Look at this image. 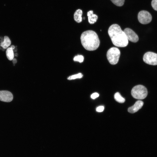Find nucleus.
I'll use <instances>...</instances> for the list:
<instances>
[{"label":"nucleus","instance_id":"f257e3e1","mask_svg":"<svg viewBox=\"0 0 157 157\" xmlns=\"http://www.w3.org/2000/svg\"><path fill=\"white\" fill-rule=\"evenodd\" d=\"M108 33L113 44L119 47H125L128 44V40L124 31L118 24H114L109 27Z\"/></svg>","mask_w":157,"mask_h":157},{"label":"nucleus","instance_id":"f03ea898","mask_svg":"<svg viewBox=\"0 0 157 157\" xmlns=\"http://www.w3.org/2000/svg\"><path fill=\"white\" fill-rule=\"evenodd\" d=\"M81 40L83 47L88 51L96 50L100 44V41L97 34L92 30L83 32L81 35Z\"/></svg>","mask_w":157,"mask_h":157},{"label":"nucleus","instance_id":"7ed1b4c3","mask_svg":"<svg viewBox=\"0 0 157 157\" xmlns=\"http://www.w3.org/2000/svg\"><path fill=\"white\" fill-rule=\"evenodd\" d=\"M131 94L133 97L138 99H142L147 96L148 92L146 88L139 85L135 86L132 89Z\"/></svg>","mask_w":157,"mask_h":157},{"label":"nucleus","instance_id":"20e7f679","mask_svg":"<svg viewBox=\"0 0 157 157\" xmlns=\"http://www.w3.org/2000/svg\"><path fill=\"white\" fill-rule=\"evenodd\" d=\"M120 52L119 49L116 47H112L107 51V59L109 63L113 65H115L118 62Z\"/></svg>","mask_w":157,"mask_h":157},{"label":"nucleus","instance_id":"39448f33","mask_svg":"<svg viewBox=\"0 0 157 157\" xmlns=\"http://www.w3.org/2000/svg\"><path fill=\"white\" fill-rule=\"evenodd\" d=\"M143 60L146 63L151 65H157V54L149 51L144 55Z\"/></svg>","mask_w":157,"mask_h":157},{"label":"nucleus","instance_id":"423d86ee","mask_svg":"<svg viewBox=\"0 0 157 157\" xmlns=\"http://www.w3.org/2000/svg\"><path fill=\"white\" fill-rule=\"evenodd\" d=\"M138 18L139 22L142 24H147L149 23L152 19L150 13L148 11L144 10L139 12Z\"/></svg>","mask_w":157,"mask_h":157},{"label":"nucleus","instance_id":"0eeeda50","mask_svg":"<svg viewBox=\"0 0 157 157\" xmlns=\"http://www.w3.org/2000/svg\"><path fill=\"white\" fill-rule=\"evenodd\" d=\"M124 31L128 40L133 42L138 41L139 38L137 35L131 29L126 28Z\"/></svg>","mask_w":157,"mask_h":157},{"label":"nucleus","instance_id":"6e6552de","mask_svg":"<svg viewBox=\"0 0 157 157\" xmlns=\"http://www.w3.org/2000/svg\"><path fill=\"white\" fill-rule=\"evenodd\" d=\"M13 96L12 93L8 91H0V101L9 102L13 99Z\"/></svg>","mask_w":157,"mask_h":157},{"label":"nucleus","instance_id":"1a4fd4ad","mask_svg":"<svg viewBox=\"0 0 157 157\" xmlns=\"http://www.w3.org/2000/svg\"><path fill=\"white\" fill-rule=\"evenodd\" d=\"M144 104L143 102L141 100H138L132 106L128 109V111L131 113H134L138 111L141 109Z\"/></svg>","mask_w":157,"mask_h":157},{"label":"nucleus","instance_id":"9d476101","mask_svg":"<svg viewBox=\"0 0 157 157\" xmlns=\"http://www.w3.org/2000/svg\"><path fill=\"white\" fill-rule=\"evenodd\" d=\"M87 15L89 23L92 24L96 22L98 19V16L96 14H93L92 10L88 11L87 13Z\"/></svg>","mask_w":157,"mask_h":157},{"label":"nucleus","instance_id":"9b49d317","mask_svg":"<svg viewBox=\"0 0 157 157\" xmlns=\"http://www.w3.org/2000/svg\"><path fill=\"white\" fill-rule=\"evenodd\" d=\"M82 11L80 9H78L76 11L74 15V18L76 22L79 23L82 22Z\"/></svg>","mask_w":157,"mask_h":157},{"label":"nucleus","instance_id":"f8f14e48","mask_svg":"<svg viewBox=\"0 0 157 157\" xmlns=\"http://www.w3.org/2000/svg\"><path fill=\"white\" fill-rule=\"evenodd\" d=\"M4 40L3 42L0 43V45L3 49H6L10 45L11 42L9 37L6 36L4 37Z\"/></svg>","mask_w":157,"mask_h":157},{"label":"nucleus","instance_id":"ddd939ff","mask_svg":"<svg viewBox=\"0 0 157 157\" xmlns=\"http://www.w3.org/2000/svg\"><path fill=\"white\" fill-rule=\"evenodd\" d=\"M6 56L8 59L10 60H12L14 58V53L13 49L10 47L8 48L6 51Z\"/></svg>","mask_w":157,"mask_h":157},{"label":"nucleus","instance_id":"4468645a","mask_svg":"<svg viewBox=\"0 0 157 157\" xmlns=\"http://www.w3.org/2000/svg\"><path fill=\"white\" fill-rule=\"evenodd\" d=\"M114 97L115 100L119 103H123L125 101V99L122 97L118 92H117L115 94Z\"/></svg>","mask_w":157,"mask_h":157},{"label":"nucleus","instance_id":"2eb2a0df","mask_svg":"<svg viewBox=\"0 0 157 157\" xmlns=\"http://www.w3.org/2000/svg\"><path fill=\"white\" fill-rule=\"evenodd\" d=\"M83 76V75L81 73H80L77 74L72 75L69 76L67 78L69 80L74 79L76 78H80Z\"/></svg>","mask_w":157,"mask_h":157},{"label":"nucleus","instance_id":"dca6fc26","mask_svg":"<svg viewBox=\"0 0 157 157\" xmlns=\"http://www.w3.org/2000/svg\"><path fill=\"white\" fill-rule=\"evenodd\" d=\"M115 5L118 6H121L123 5L125 0H110Z\"/></svg>","mask_w":157,"mask_h":157},{"label":"nucleus","instance_id":"f3484780","mask_svg":"<svg viewBox=\"0 0 157 157\" xmlns=\"http://www.w3.org/2000/svg\"><path fill=\"white\" fill-rule=\"evenodd\" d=\"M73 60L74 61H77L81 63L83 61L84 57L82 55H78L74 57Z\"/></svg>","mask_w":157,"mask_h":157},{"label":"nucleus","instance_id":"a211bd4d","mask_svg":"<svg viewBox=\"0 0 157 157\" xmlns=\"http://www.w3.org/2000/svg\"><path fill=\"white\" fill-rule=\"evenodd\" d=\"M151 5L153 8L157 11V0H152Z\"/></svg>","mask_w":157,"mask_h":157},{"label":"nucleus","instance_id":"6ab92c4d","mask_svg":"<svg viewBox=\"0 0 157 157\" xmlns=\"http://www.w3.org/2000/svg\"><path fill=\"white\" fill-rule=\"evenodd\" d=\"M104 107L103 106H100L97 107L96 108V111L98 112H101L103 111Z\"/></svg>","mask_w":157,"mask_h":157},{"label":"nucleus","instance_id":"aec40b11","mask_svg":"<svg viewBox=\"0 0 157 157\" xmlns=\"http://www.w3.org/2000/svg\"><path fill=\"white\" fill-rule=\"evenodd\" d=\"M99 94L97 93H94L91 95V97L93 99H94L99 96Z\"/></svg>","mask_w":157,"mask_h":157},{"label":"nucleus","instance_id":"412c9836","mask_svg":"<svg viewBox=\"0 0 157 157\" xmlns=\"http://www.w3.org/2000/svg\"><path fill=\"white\" fill-rule=\"evenodd\" d=\"M12 61L13 64H15L17 62V59L15 58H13L12 60Z\"/></svg>","mask_w":157,"mask_h":157},{"label":"nucleus","instance_id":"4be33fe9","mask_svg":"<svg viewBox=\"0 0 157 157\" xmlns=\"http://www.w3.org/2000/svg\"><path fill=\"white\" fill-rule=\"evenodd\" d=\"M10 47L13 50L15 48V46L13 45H12Z\"/></svg>","mask_w":157,"mask_h":157},{"label":"nucleus","instance_id":"5701e85b","mask_svg":"<svg viewBox=\"0 0 157 157\" xmlns=\"http://www.w3.org/2000/svg\"><path fill=\"white\" fill-rule=\"evenodd\" d=\"M4 40V39H1V40H0V41H1V42H3Z\"/></svg>","mask_w":157,"mask_h":157},{"label":"nucleus","instance_id":"b1692460","mask_svg":"<svg viewBox=\"0 0 157 157\" xmlns=\"http://www.w3.org/2000/svg\"><path fill=\"white\" fill-rule=\"evenodd\" d=\"M83 19H85V17L83 18Z\"/></svg>","mask_w":157,"mask_h":157}]
</instances>
